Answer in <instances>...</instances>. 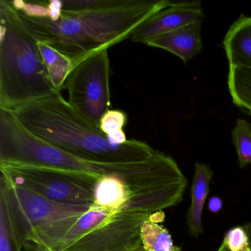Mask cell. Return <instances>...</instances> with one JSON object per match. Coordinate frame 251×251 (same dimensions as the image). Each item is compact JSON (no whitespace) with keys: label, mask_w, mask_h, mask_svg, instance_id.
Instances as JSON below:
<instances>
[{"label":"cell","mask_w":251,"mask_h":251,"mask_svg":"<svg viewBox=\"0 0 251 251\" xmlns=\"http://www.w3.org/2000/svg\"><path fill=\"white\" fill-rule=\"evenodd\" d=\"M35 164L121 180L138 208L152 211L167 204L185 180L178 164L158 151L139 162L105 164L87 161L58 149L29 131L11 110L0 108V163Z\"/></svg>","instance_id":"1"},{"label":"cell","mask_w":251,"mask_h":251,"mask_svg":"<svg viewBox=\"0 0 251 251\" xmlns=\"http://www.w3.org/2000/svg\"><path fill=\"white\" fill-rule=\"evenodd\" d=\"M170 0H110L107 5L83 11L61 10V0L27 1L25 24L39 42L74 61L131 37L148 19L170 6Z\"/></svg>","instance_id":"2"},{"label":"cell","mask_w":251,"mask_h":251,"mask_svg":"<svg viewBox=\"0 0 251 251\" xmlns=\"http://www.w3.org/2000/svg\"><path fill=\"white\" fill-rule=\"evenodd\" d=\"M22 124L39 139L87 161L105 164L139 162L158 151L141 141L119 145L88 123L65 100L61 92L13 111Z\"/></svg>","instance_id":"3"},{"label":"cell","mask_w":251,"mask_h":251,"mask_svg":"<svg viewBox=\"0 0 251 251\" xmlns=\"http://www.w3.org/2000/svg\"><path fill=\"white\" fill-rule=\"evenodd\" d=\"M11 0L0 1V108L15 111L58 92L38 48Z\"/></svg>","instance_id":"4"},{"label":"cell","mask_w":251,"mask_h":251,"mask_svg":"<svg viewBox=\"0 0 251 251\" xmlns=\"http://www.w3.org/2000/svg\"><path fill=\"white\" fill-rule=\"evenodd\" d=\"M1 176L51 201L69 205L93 206L100 178L89 175L23 163H0Z\"/></svg>","instance_id":"5"},{"label":"cell","mask_w":251,"mask_h":251,"mask_svg":"<svg viewBox=\"0 0 251 251\" xmlns=\"http://www.w3.org/2000/svg\"><path fill=\"white\" fill-rule=\"evenodd\" d=\"M110 76L108 49L100 50L75 65L62 88L68 92L72 108L98 128L111 107Z\"/></svg>","instance_id":"6"},{"label":"cell","mask_w":251,"mask_h":251,"mask_svg":"<svg viewBox=\"0 0 251 251\" xmlns=\"http://www.w3.org/2000/svg\"><path fill=\"white\" fill-rule=\"evenodd\" d=\"M0 195L6 201L21 243L34 230L58 220L81 215L92 207L58 203L3 176H0Z\"/></svg>","instance_id":"7"},{"label":"cell","mask_w":251,"mask_h":251,"mask_svg":"<svg viewBox=\"0 0 251 251\" xmlns=\"http://www.w3.org/2000/svg\"><path fill=\"white\" fill-rule=\"evenodd\" d=\"M117 212L92 206L81 215L58 220L32 232L23 242L24 251H64Z\"/></svg>","instance_id":"8"},{"label":"cell","mask_w":251,"mask_h":251,"mask_svg":"<svg viewBox=\"0 0 251 251\" xmlns=\"http://www.w3.org/2000/svg\"><path fill=\"white\" fill-rule=\"evenodd\" d=\"M151 214L123 211L76 241L64 251H138L141 227Z\"/></svg>","instance_id":"9"},{"label":"cell","mask_w":251,"mask_h":251,"mask_svg":"<svg viewBox=\"0 0 251 251\" xmlns=\"http://www.w3.org/2000/svg\"><path fill=\"white\" fill-rule=\"evenodd\" d=\"M203 17L199 1H171L170 6L148 19L135 30L130 38L135 43L145 44L152 38L202 21Z\"/></svg>","instance_id":"10"},{"label":"cell","mask_w":251,"mask_h":251,"mask_svg":"<svg viewBox=\"0 0 251 251\" xmlns=\"http://www.w3.org/2000/svg\"><path fill=\"white\" fill-rule=\"evenodd\" d=\"M201 27L202 21L196 22L152 38L145 45L169 51L186 63L202 50Z\"/></svg>","instance_id":"11"},{"label":"cell","mask_w":251,"mask_h":251,"mask_svg":"<svg viewBox=\"0 0 251 251\" xmlns=\"http://www.w3.org/2000/svg\"><path fill=\"white\" fill-rule=\"evenodd\" d=\"M212 177L213 171L209 166L195 163V175L191 188L190 206L186 214L188 230L194 237H198L203 233L202 213Z\"/></svg>","instance_id":"12"},{"label":"cell","mask_w":251,"mask_h":251,"mask_svg":"<svg viewBox=\"0 0 251 251\" xmlns=\"http://www.w3.org/2000/svg\"><path fill=\"white\" fill-rule=\"evenodd\" d=\"M229 66L251 69V17L241 15L223 41Z\"/></svg>","instance_id":"13"},{"label":"cell","mask_w":251,"mask_h":251,"mask_svg":"<svg viewBox=\"0 0 251 251\" xmlns=\"http://www.w3.org/2000/svg\"><path fill=\"white\" fill-rule=\"evenodd\" d=\"M163 211L151 214L142 223L141 241L148 251H171L176 245L169 230L160 224L164 220Z\"/></svg>","instance_id":"14"},{"label":"cell","mask_w":251,"mask_h":251,"mask_svg":"<svg viewBox=\"0 0 251 251\" xmlns=\"http://www.w3.org/2000/svg\"><path fill=\"white\" fill-rule=\"evenodd\" d=\"M38 48L54 87L61 91L67 76L75 67V63L67 55L43 42H38Z\"/></svg>","instance_id":"15"},{"label":"cell","mask_w":251,"mask_h":251,"mask_svg":"<svg viewBox=\"0 0 251 251\" xmlns=\"http://www.w3.org/2000/svg\"><path fill=\"white\" fill-rule=\"evenodd\" d=\"M227 85L233 103L251 115V69L229 66Z\"/></svg>","instance_id":"16"},{"label":"cell","mask_w":251,"mask_h":251,"mask_svg":"<svg viewBox=\"0 0 251 251\" xmlns=\"http://www.w3.org/2000/svg\"><path fill=\"white\" fill-rule=\"evenodd\" d=\"M23 245L17 236L6 201L0 195V251H22Z\"/></svg>","instance_id":"17"},{"label":"cell","mask_w":251,"mask_h":251,"mask_svg":"<svg viewBox=\"0 0 251 251\" xmlns=\"http://www.w3.org/2000/svg\"><path fill=\"white\" fill-rule=\"evenodd\" d=\"M232 142L236 148L240 168L251 164V124L239 119L231 131Z\"/></svg>","instance_id":"18"},{"label":"cell","mask_w":251,"mask_h":251,"mask_svg":"<svg viewBox=\"0 0 251 251\" xmlns=\"http://www.w3.org/2000/svg\"><path fill=\"white\" fill-rule=\"evenodd\" d=\"M217 251H251V222L226 231Z\"/></svg>","instance_id":"19"},{"label":"cell","mask_w":251,"mask_h":251,"mask_svg":"<svg viewBox=\"0 0 251 251\" xmlns=\"http://www.w3.org/2000/svg\"><path fill=\"white\" fill-rule=\"evenodd\" d=\"M127 122V115L120 110H109L101 119L100 129L115 144L126 143L127 139L123 127Z\"/></svg>","instance_id":"20"},{"label":"cell","mask_w":251,"mask_h":251,"mask_svg":"<svg viewBox=\"0 0 251 251\" xmlns=\"http://www.w3.org/2000/svg\"><path fill=\"white\" fill-rule=\"evenodd\" d=\"M223 206L221 200L217 197H214L210 201L209 204H208V208L211 210L212 212H218Z\"/></svg>","instance_id":"21"},{"label":"cell","mask_w":251,"mask_h":251,"mask_svg":"<svg viewBox=\"0 0 251 251\" xmlns=\"http://www.w3.org/2000/svg\"><path fill=\"white\" fill-rule=\"evenodd\" d=\"M147 251V250L144 249L143 247H141L140 248H139V251ZM171 251H181V248H180V247L178 246H175V248H173V250H172Z\"/></svg>","instance_id":"22"}]
</instances>
